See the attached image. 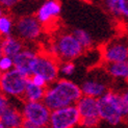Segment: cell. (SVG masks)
I'll use <instances>...</instances> for the list:
<instances>
[{
	"instance_id": "cell-1",
	"label": "cell",
	"mask_w": 128,
	"mask_h": 128,
	"mask_svg": "<svg viewBox=\"0 0 128 128\" xmlns=\"http://www.w3.org/2000/svg\"><path fill=\"white\" fill-rule=\"evenodd\" d=\"M81 96L82 92L80 86L69 79L60 78L50 84L46 88L43 101L51 110H54L76 104Z\"/></svg>"
},
{
	"instance_id": "cell-2",
	"label": "cell",
	"mask_w": 128,
	"mask_h": 128,
	"mask_svg": "<svg viewBox=\"0 0 128 128\" xmlns=\"http://www.w3.org/2000/svg\"><path fill=\"white\" fill-rule=\"evenodd\" d=\"M99 117L110 125H118L128 119V105L124 102L122 94L107 91L98 98Z\"/></svg>"
},
{
	"instance_id": "cell-3",
	"label": "cell",
	"mask_w": 128,
	"mask_h": 128,
	"mask_svg": "<svg viewBox=\"0 0 128 128\" xmlns=\"http://www.w3.org/2000/svg\"><path fill=\"white\" fill-rule=\"evenodd\" d=\"M84 50V46L73 32H64L57 36L56 39L50 44L49 54L55 56L62 62H66L79 57Z\"/></svg>"
},
{
	"instance_id": "cell-4",
	"label": "cell",
	"mask_w": 128,
	"mask_h": 128,
	"mask_svg": "<svg viewBox=\"0 0 128 128\" xmlns=\"http://www.w3.org/2000/svg\"><path fill=\"white\" fill-rule=\"evenodd\" d=\"M28 79L29 77L15 68L3 72L0 76V88L2 94L14 98L23 97Z\"/></svg>"
},
{
	"instance_id": "cell-5",
	"label": "cell",
	"mask_w": 128,
	"mask_h": 128,
	"mask_svg": "<svg viewBox=\"0 0 128 128\" xmlns=\"http://www.w3.org/2000/svg\"><path fill=\"white\" fill-rule=\"evenodd\" d=\"M81 116L76 104L65 106L51 110L49 127L50 128H74L80 124Z\"/></svg>"
},
{
	"instance_id": "cell-6",
	"label": "cell",
	"mask_w": 128,
	"mask_h": 128,
	"mask_svg": "<svg viewBox=\"0 0 128 128\" xmlns=\"http://www.w3.org/2000/svg\"><path fill=\"white\" fill-rule=\"evenodd\" d=\"M43 27L36 16H23L15 23V34L23 42H34L42 36Z\"/></svg>"
},
{
	"instance_id": "cell-7",
	"label": "cell",
	"mask_w": 128,
	"mask_h": 128,
	"mask_svg": "<svg viewBox=\"0 0 128 128\" xmlns=\"http://www.w3.org/2000/svg\"><path fill=\"white\" fill-rule=\"evenodd\" d=\"M32 74H39L50 84L58 79L60 65L55 56L49 53H38L32 64Z\"/></svg>"
},
{
	"instance_id": "cell-8",
	"label": "cell",
	"mask_w": 128,
	"mask_h": 128,
	"mask_svg": "<svg viewBox=\"0 0 128 128\" xmlns=\"http://www.w3.org/2000/svg\"><path fill=\"white\" fill-rule=\"evenodd\" d=\"M21 110L24 120L29 121L34 126L49 125L51 110L44 101H24Z\"/></svg>"
},
{
	"instance_id": "cell-9",
	"label": "cell",
	"mask_w": 128,
	"mask_h": 128,
	"mask_svg": "<svg viewBox=\"0 0 128 128\" xmlns=\"http://www.w3.org/2000/svg\"><path fill=\"white\" fill-rule=\"evenodd\" d=\"M103 58L106 64L128 60V42L122 39L110 41L103 49Z\"/></svg>"
},
{
	"instance_id": "cell-10",
	"label": "cell",
	"mask_w": 128,
	"mask_h": 128,
	"mask_svg": "<svg viewBox=\"0 0 128 128\" xmlns=\"http://www.w3.org/2000/svg\"><path fill=\"white\" fill-rule=\"evenodd\" d=\"M62 12V4L60 0H45L36 10V17L38 18L43 26L54 22L58 19Z\"/></svg>"
},
{
	"instance_id": "cell-11",
	"label": "cell",
	"mask_w": 128,
	"mask_h": 128,
	"mask_svg": "<svg viewBox=\"0 0 128 128\" xmlns=\"http://www.w3.org/2000/svg\"><path fill=\"white\" fill-rule=\"evenodd\" d=\"M38 55V52L29 48H24L20 53L14 57V68L30 77L32 75V64Z\"/></svg>"
},
{
	"instance_id": "cell-12",
	"label": "cell",
	"mask_w": 128,
	"mask_h": 128,
	"mask_svg": "<svg viewBox=\"0 0 128 128\" xmlns=\"http://www.w3.org/2000/svg\"><path fill=\"white\" fill-rule=\"evenodd\" d=\"M24 117L22 110L10 104L4 110L0 112V123L6 128H22Z\"/></svg>"
},
{
	"instance_id": "cell-13",
	"label": "cell",
	"mask_w": 128,
	"mask_h": 128,
	"mask_svg": "<svg viewBox=\"0 0 128 128\" xmlns=\"http://www.w3.org/2000/svg\"><path fill=\"white\" fill-rule=\"evenodd\" d=\"M76 106L82 118H94L99 117V105L98 98L91 97V96L82 95L77 101Z\"/></svg>"
},
{
	"instance_id": "cell-14",
	"label": "cell",
	"mask_w": 128,
	"mask_h": 128,
	"mask_svg": "<svg viewBox=\"0 0 128 128\" xmlns=\"http://www.w3.org/2000/svg\"><path fill=\"white\" fill-rule=\"evenodd\" d=\"M24 49L23 41L19 39L17 36H3L1 41V46H0V50H1V54L8 55L10 57H14L20 53Z\"/></svg>"
},
{
	"instance_id": "cell-15",
	"label": "cell",
	"mask_w": 128,
	"mask_h": 128,
	"mask_svg": "<svg viewBox=\"0 0 128 128\" xmlns=\"http://www.w3.org/2000/svg\"><path fill=\"white\" fill-rule=\"evenodd\" d=\"M80 88L82 95L91 96V97H95V98H100L101 96H103L107 92V86L105 84L94 79L84 81Z\"/></svg>"
},
{
	"instance_id": "cell-16",
	"label": "cell",
	"mask_w": 128,
	"mask_h": 128,
	"mask_svg": "<svg viewBox=\"0 0 128 128\" xmlns=\"http://www.w3.org/2000/svg\"><path fill=\"white\" fill-rule=\"evenodd\" d=\"M106 71L112 77L117 79H128V60L117 62H108Z\"/></svg>"
},
{
	"instance_id": "cell-17",
	"label": "cell",
	"mask_w": 128,
	"mask_h": 128,
	"mask_svg": "<svg viewBox=\"0 0 128 128\" xmlns=\"http://www.w3.org/2000/svg\"><path fill=\"white\" fill-rule=\"evenodd\" d=\"M45 93H46V88L34 84L29 78L23 95V99L24 101H43Z\"/></svg>"
},
{
	"instance_id": "cell-18",
	"label": "cell",
	"mask_w": 128,
	"mask_h": 128,
	"mask_svg": "<svg viewBox=\"0 0 128 128\" xmlns=\"http://www.w3.org/2000/svg\"><path fill=\"white\" fill-rule=\"evenodd\" d=\"M15 23L12 18L5 14V12H1L0 15V34L3 36H12L15 32Z\"/></svg>"
},
{
	"instance_id": "cell-19",
	"label": "cell",
	"mask_w": 128,
	"mask_h": 128,
	"mask_svg": "<svg viewBox=\"0 0 128 128\" xmlns=\"http://www.w3.org/2000/svg\"><path fill=\"white\" fill-rule=\"evenodd\" d=\"M72 32L76 38H77V40L80 42V44L84 46V49L92 47V45H93L92 36L86 30L81 29V28H76L72 31Z\"/></svg>"
},
{
	"instance_id": "cell-20",
	"label": "cell",
	"mask_w": 128,
	"mask_h": 128,
	"mask_svg": "<svg viewBox=\"0 0 128 128\" xmlns=\"http://www.w3.org/2000/svg\"><path fill=\"white\" fill-rule=\"evenodd\" d=\"M105 10L114 18H121L120 0H103Z\"/></svg>"
},
{
	"instance_id": "cell-21",
	"label": "cell",
	"mask_w": 128,
	"mask_h": 128,
	"mask_svg": "<svg viewBox=\"0 0 128 128\" xmlns=\"http://www.w3.org/2000/svg\"><path fill=\"white\" fill-rule=\"evenodd\" d=\"M12 69H14V58L10 56L1 54V57H0V71L1 73L8 72Z\"/></svg>"
},
{
	"instance_id": "cell-22",
	"label": "cell",
	"mask_w": 128,
	"mask_h": 128,
	"mask_svg": "<svg viewBox=\"0 0 128 128\" xmlns=\"http://www.w3.org/2000/svg\"><path fill=\"white\" fill-rule=\"evenodd\" d=\"M75 71V65L72 60H66L62 62L60 65V73L64 76H71Z\"/></svg>"
},
{
	"instance_id": "cell-23",
	"label": "cell",
	"mask_w": 128,
	"mask_h": 128,
	"mask_svg": "<svg viewBox=\"0 0 128 128\" xmlns=\"http://www.w3.org/2000/svg\"><path fill=\"white\" fill-rule=\"evenodd\" d=\"M101 121L100 117H94V118H82L80 121V125L86 127V128H94L96 127Z\"/></svg>"
},
{
	"instance_id": "cell-24",
	"label": "cell",
	"mask_w": 128,
	"mask_h": 128,
	"mask_svg": "<svg viewBox=\"0 0 128 128\" xmlns=\"http://www.w3.org/2000/svg\"><path fill=\"white\" fill-rule=\"evenodd\" d=\"M29 78H30L31 81H32L34 84H36V86H41V88H48L49 82L46 80V78L43 77L42 75H39V74H32Z\"/></svg>"
},
{
	"instance_id": "cell-25",
	"label": "cell",
	"mask_w": 128,
	"mask_h": 128,
	"mask_svg": "<svg viewBox=\"0 0 128 128\" xmlns=\"http://www.w3.org/2000/svg\"><path fill=\"white\" fill-rule=\"evenodd\" d=\"M121 18L128 20V0H120Z\"/></svg>"
},
{
	"instance_id": "cell-26",
	"label": "cell",
	"mask_w": 128,
	"mask_h": 128,
	"mask_svg": "<svg viewBox=\"0 0 128 128\" xmlns=\"http://www.w3.org/2000/svg\"><path fill=\"white\" fill-rule=\"evenodd\" d=\"M19 2H20V0H0V4L4 10H10Z\"/></svg>"
},
{
	"instance_id": "cell-27",
	"label": "cell",
	"mask_w": 128,
	"mask_h": 128,
	"mask_svg": "<svg viewBox=\"0 0 128 128\" xmlns=\"http://www.w3.org/2000/svg\"><path fill=\"white\" fill-rule=\"evenodd\" d=\"M34 127H36V126L31 122H29L27 120H24V122L22 124V128H34Z\"/></svg>"
},
{
	"instance_id": "cell-28",
	"label": "cell",
	"mask_w": 128,
	"mask_h": 128,
	"mask_svg": "<svg viewBox=\"0 0 128 128\" xmlns=\"http://www.w3.org/2000/svg\"><path fill=\"white\" fill-rule=\"evenodd\" d=\"M122 97H123L124 102L128 105V90H127V91H125V92L122 94Z\"/></svg>"
},
{
	"instance_id": "cell-29",
	"label": "cell",
	"mask_w": 128,
	"mask_h": 128,
	"mask_svg": "<svg viewBox=\"0 0 128 128\" xmlns=\"http://www.w3.org/2000/svg\"><path fill=\"white\" fill-rule=\"evenodd\" d=\"M34 128H50V127H49V125H47V126H36Z\"/></svg>"
},
{
	"instance_id": "cell-30",
	"label": "cell",
	"mask_w": 128,
	"mask_h": 128,
	"mask_svg": "<svg viewBox=\"0 0 128 128\" xmlns=\"http://www.w3.org/2000/svg\"><path fill=\"white\" fill-rule=\"evenodd\" d=\"M0 128H6V127H5V126H4L2 123H0Z\"/></svg>"
},
{
	"instance_id": "cell-31",
	"label": "cell",
	"mask_w": 128,
	"mask_h": 128,
	"mask_svg": "<svg viewBox=\"0 0 128 128\" xmlns=\"http://www.w3.org/2000/svg\"><path fill=\"white\" fill-rule=\"evenodd\" d=\"M82 1H86V2H91V1H93V0H82Z\"/></svg>"
}]
</instances>
